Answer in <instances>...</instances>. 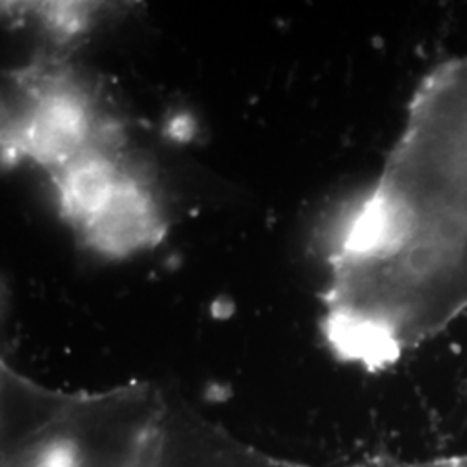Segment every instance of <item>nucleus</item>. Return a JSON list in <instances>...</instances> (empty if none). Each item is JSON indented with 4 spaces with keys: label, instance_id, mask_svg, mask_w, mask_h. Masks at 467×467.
<instances>
[{
    "label": "nucleus",
    "instance_id": "obj_1",
    "mask_svg": "<svg viewBox=\"0 0 467 467\" xmlns=\"http://www.w3.org/2000/svg\"><path fill=\"white\" fill-rule=\"evenodd\" d=\"M322 322L345 362L386 368L467 310V57L420 82L378 182L334 227Z\"/></svg>",
    "mask_w": 467,
    "mask_h": 467
},
{
    "label": "nucleus",
    "instance_id": "obj_2",
    "mask_svg": "<svg viewBox=\"0 0 467 467\" xmlns=\"http://www.w3.org/2000/svg\"><path fill=\"white\" fill-rule=\"evenodd\" d=\"M4 158L49 173L63 215L109 254L154 244L165 233L160 204L125 150L117 119L63 63L44 59L13 77Z\"/></svg>",
    "mask_w": 467,
    "mask_h": 467
},
{
    "label": "nucleus",
    "instance_id": "obj_3",
    "mask_svg": "<svg viewBox=\"0 0 467 467\" xmlns=\"http://www.w3.org/2000/svg\"><path fill=\"white\" fill-rule=\"evenodd\" d=\"M28 467H85L80 451L67 438H54L40 445Z\"/></svg>",
    "mask_w": 467,
    "mask_h": 467
}]
</instances>
